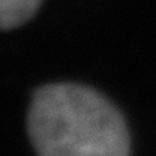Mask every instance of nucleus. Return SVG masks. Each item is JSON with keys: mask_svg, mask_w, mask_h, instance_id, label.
I'll return each instance as SVG.
<instances>
[{"mask_svg": "<svg viewBox=\"0 0 156 156\" xmlns=\"http://www.w3.org/2000/svg\"><path fill=\"white\" fill-rule=\"evenodd\" d=\"M27 128L37 156H131V136L121 111L83 85L38 88Z\"/></svg>", "mask_w": 156, "mask_h": 156, "instance_id": "nucleus-1", "label": "nucleus"}, {"mask_svg": "<svg viewBox=\"0 0 156 156\" xmlns=\"http://www.w3.org/2000/svg\"><path fill=\"white\" fill-rule=\"evenodd\" d=\"M42 0H0V28H13L27 22Z\"/></svg>", "mask_w": 156, "mask_h": 156, "instance_id": "nucleus-2", "label": "nucleus"}]
</instances>
